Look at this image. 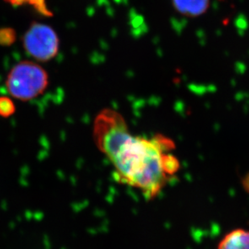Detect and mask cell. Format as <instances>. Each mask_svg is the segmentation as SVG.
Returning a JSON list of instances; mask_svg holds the SVG:
<instances>
[{"label": "cell", "instance_id": "obj_3", "mask_svg": "<svg viewBox=\"0 0 249 249\" xmlns=\"http://www.w3.org/2000/svg\"><path fill=\"white\" fill-rule=\"evenodd\" d=\"M24 50L39 61L54 58L59 50L58 36L51 27L40 23H33L23 37Z\"/></svg>", "mask_w": 249, "mask_h": 249}, {"label": "cell", "instance_id": "obj_6", "mask_svg": "<svg viewBox=\"0 0 249 249\" xmlns=\"http://www.w3.org/2000/svg\"><path fill=\"white\" fill-rule=\"evenodd\" d=\"M6 2H9L12 5L28 4L33 6L39 13L45 17H51L52 12L48 9L47 4L45 0H5Z\"/></svg>", "mask_w": 249, "mask_h": 249}, {"label": "cell", "instance_id": "obj_2", "mask_svg": "<svg viewBox=\"0 0 249 249\" xmlns=\"http://www.w3.org/2000/svg\"><path fill=\"white\" fill-rule=\"evenodd\" d=\"M49 86L45 69L33 61H24L11 70L6 80L10 95L20 101H29L42 94Z\"/></svg>", "mask_w": 249, "mask_h": 249}, {"label": "cell", "instance_id": "obj_7", "mask_svg": "<svg viewBox=\"0 0 249 249\" xmlns=\"http://www.w3.org/2000/svg\"><path fill=\"white\" fill-rule=\"evenodd\" d=\"M16 111V106L12 99L8 97H0V116L8 118Z\"/></svg>", "mask_w": 249, "mask_h": 249}, {"label": "cell", "instance_id": "obj_5", "mask_svg": "<svg viewBox=\"0 0 249 249\" xmlns=\"http://www.w3.org/2000/svg\"><path fill=\"white\" fill-rule=\"evenodd\" d=\"M217 249H249V231L237 229L228 233Z\"/></svg>", "mask_w": 249, "mask_h": 249}, {"label": "cell", "instance_id": "obj_1", "mask_svg": "<svg viewBox=\"0 0 249 249\" xmlns=\"http://www.w3.org/2000/svg\"><path fill=\"white\" fill-rule=\"evenodd\" d=\"M94 142L115 169V178L127 186L138 189L147 198L158 195L169 175L178 169V161L164 141L141 136L128 131L121 115L104 109L94 120Z\"/></svg>", "mask_w": 249, "mask_h": 249}, {"label": "cell", "instance_id": "obj_4", "mask_svg": "<svg viewBox=\"0 0 249 249\" xmlns=\"http://www.w3.org/2000/svg\"><path fill=\"white\" fill-rule=\"evenodd\" d=\"M178 12L188 17H197L207 12L210 0H173Z\"/></svg>", "mask_w": 249, "mask_h": 249}, {"label": "cell", "instance_id": "obj_8", "mask_svg": "<svg viewBox=\"0 0 249 249\" xmlns=\"http://www.w3.org/2000/svg\"><path fill=\"white\" fill-rule=\"evenodd\" d=\"M17 33L11 28H0V45L10 46L16 41Z\"/></svg>", "mask_w": 249, "mask_h": 249}]
</instances>
